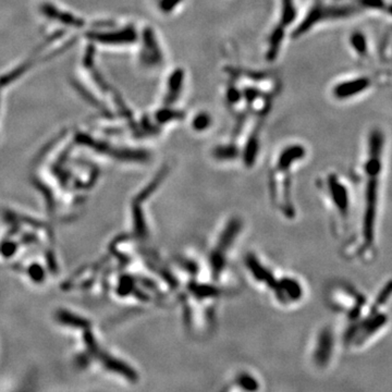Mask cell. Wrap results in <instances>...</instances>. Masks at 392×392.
Segmentation results:
<instances>
[{"instance_id": "cell-12", "label": "cell", "mask_w": 392, "mask_h": 392, "mask_svg": "<svg viewBox=\"0 0 392 392\" xmlns=\"http://www.w3.org/2000/svg\"><path fill=\"white\" fill-rule=\"evenodd\" d=\"M170 89H169V94H168V101L175 100L177 97L178 93L180 91V86H181V81H182V73L181 71H177L176 73L172 74L170 77Z\"/></svg>"}, {"instance_id": "cell-15", "label": "cell", "mask_w": 392, "mask_h": 392, "mask_svg": "<svg viewBox=\"0 0 392 392\" xmlns=\"http://www.w3.org/2000/svg\"><path fill=\"white\" fill-rule=\"evenodd\" d=\"M387 11L392 15V5L391 6H389L388 8H387Z\"/></svg>"}, {"instance_id": "cell-3", "label": "cell", "mask_w": 392, "mask_h": 392, "mask_svg": "<svg viewBox=\"0 0 392 392\" xmlns=\"http://www.w3.org/2000/svg\"><path fill=\"white\" fill-rule=\"evenodd\" d=\"M367 181L364 190V209L362 219L363 245L367 248L373 245L375 240L376 216L378 206L379 175H366Z\"/></svg>"}, {"instance_id": "cell-1", "label": "cell", "mask_w": 392, "mask_h": 392, "mask_svg": "<svg viewBox=\"0 0 392 392\" xmlns=\"http://www.w3.org/2000/svg\"><path fill=\"white\" fill-rule=\"evenodd\" d=\"M306 151L301 145H291L282 151L268 175V195L272 208L287 220L297 216L293 193L294 164L305 158Z\"/></svg>"}, {"instance_id": "cell-5", "label": "cell", "mask_w": 392, "mask_h": 392, "mask_svg": "<svg viewBox=\"0 0 392 392\" xmlns=\"http://www.w3.org/2000/svg\"><path fill=\"white\" fill-rule=\"evenodd\" d=\"M243 267L253 285L266 293L269 292L279 276V273L255 252H248L243 257Z\"/></svg>"}, {"instance_id": "cell-11", "label": "cell", "mask_w": 392, "mask_h": 392, "mask_svg": "<svg viewBox=\"0 0 392 392\" xmlns=\"http://www.w3.org/2000/svg\"><path fill=\"white\" fill-rule=\"evenodd\" d=\"M351 45L359 56H365L367 52V41L362 33L356 32L352 35Z\"/></svg>"}, {"instance_id": "cell-4", "label": "cell", "mask_w": 392, "mask_h": 392, "mask_svg": "<svg viewBox=\"0 0 392 392\" xmlns=\"http://www.w3.org/2000/svg\"><path fill=\"white\" fill-rule=\"evenodd\" d=\"M268 294L277 305L285 309L295 307L305 299V286L292 274H279Z\"/></svg>"}, {"instance_id": "cell-7", "label": "cell", "mask_w": 392, "mask_h": 392, "mask_svg": "<svg viewBox=\"0 0 392 392\" xmlns=\"http://www.w3.org/2000/svg\"><path fill=\"white\" fill-rule=\"evenodd\" d=\"M326 196L333 213L341 220H347L350 216L351 199L347 185L333 174H330L324 182Z\"/></svg>"}, {"instance_id": "cell-10", "label": "cell", "mask_w": 392, "mask_h": 392, "mask_svg": "<svg viewBox=\"0 0 392 392\" xmlns=\"http://www.w3.org/2000/svg\"><path fill=\"white\" fill-rule=\"evenodd\" d=\"M391 295H392V280L387 282L386 286L380 290V292L378 293L377 297H376V300L373 303L372 307H371V310H370V312H368V313H371V314L377 313L379 307L382 306L383 304L388 302V300L390 299Z\"/></svg>"}, {"instance_id": "cell-13", "label": "cell", "mask_w": 392, "mask_h": 392, "mask_svg": "<svg viewBox=\"0 0 392 392\" xmlns=\"http://www.w3.org/2000/svg\"><path fill=\"white\" fill-rule=\"evenodd\" d=\"M209 124V119L206 115H200L194 120V128L196 130H204Z\"/></svg>"}, {"instance_id": "cell-14", "label": "cell", "mask_w": 392, "mask_h": 392, "mask_svg": "<svg viewBox=\"0 0 392 392\" xmlns=\"http://www.w3.org/2000/svg\"><path fill=\"white\" fill-rule=\"evenodd\" d=\"M359 3L364 7L372 8V9H382V8H385L383 0H359Z\"/></svg>"}, {"instance_id": "cell-9", "label": "cell", "mask_w": 392, "mask_h": 392, "mask_svg": "<svg viewBox=\"0 0 392 392\" xmlns=\"http://www.w3.org/2000/svg\"><path fill=\"white\" fill-rule=\"evenodd\" d=\"M261 389V382L252 373L242 371L234 376L228 390L256 391Z\"/></svg>"}, {"instance_id": "cell-2", "label": "cell", "mask_w": 392, "mask_h": 392, "mask_svg": "<svg viewBox=\"0 0 392 392\" xmlns=\"http://www.w3.org/2000/svg\"><path fill=\"white\" fill-rule=\"evenodd\" d=\"M245 225L243 218L232 215L226 219L218 230L216 237L208 248L205 258V269L207 278L221 285L228 271L231 254L237 246L241 234L244 231Z\"/></svg>"}, {"instance_id": "cell-8", "label": "cell", "mask_w": 392, "mask_h": 392, "mask_svg": "<svg viewBox=\"0 0 392 392\" xmlns=\"http://www.w3.org/2000/svg\"><path fill=\"white\" fill-rule=\"evenodd\" d=\"M371 81L368 77H358L355 80L346 81L335 86L333 94L337 98L344 99L353 97L356 94L362 93L363 91L370 88Z\"/></svg>"}, {"instance_id": "cell-6", "label": "cell", "mask_w": 392, "mask_h": 392, "mask_svg": "<svg viewBox=\"0 0 392 392\" xmlns=\"http://www.w3.org/2000/svg\"><path fill=\"white\" fill-rule=\"evenodd\" d=\"M335 347V338L331 328L324 327L314 337L310 359L314 367L318 370H325L330 364Z\"/></svg>"}]
</instances>
